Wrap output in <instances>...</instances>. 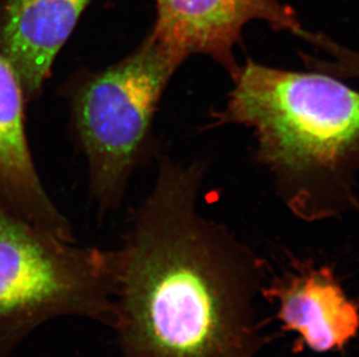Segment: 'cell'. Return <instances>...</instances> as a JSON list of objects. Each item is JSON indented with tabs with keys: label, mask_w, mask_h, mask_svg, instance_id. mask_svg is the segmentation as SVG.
<instances>
[{
	"label": "cell",
	"mask_w": 359,
	"mask_h": 357,
	"mask_svg": "<svg viewBox=\"0 0 359 357\" xmlns=\"http://www.w3.org/2000/svg\"><path fill=\"white\" fill-rule=\"evenodd\" d=\"M156 19L149 34L184 62L205 56L229 77L241 64L235 49L252 21L302 38L305 33L294 8L281 0H155Z\"/></svg>",
	"instance_id": "obj_5"
},
{
	"label": "cell",
	"mask_w": 359,
	"mask_h": 357,
	"mask_svg": "<svg viewBox=\"0 0 359 357\" xmlns=\"http://www.w3.org/2000/svg\"><path fill=\"white\" fill-rule=\"evenodd\" d=\"M26 104L17 74L0 54V201L38 225L74 237L70 223L48 195L33 162Z\"/></svg>",
	"instance_id": "obj_8"
},
{
	"label": "cell",
	"mask_w": 359,
	"mask_h": 357,
	"mask_svg": "<svg viewBox=\"0 0 359 357\" xmlns=\"http://www.w3.org/2000/svg\"><path fill=\"white\" fill-rule=\"evenodd\" d=\"M183 63L148 34L116 64L83 70L67 85L72 130L102 211L119 206L132 173L149 153L161 99Z\"/></svg>",
	"instance_id": "obj_4"
},
{
	"label": "cell",
	"mask_w": 359,
	"mask_h": 357,
	"mask_svg": "<svg viewBox=\"0 0 359 357\" xmlns=\"http://www.w3.org/2000/svg\"><path fill=\"white\" fill-rule=\"evenodd\" d=\"M206 162L160 159L116 254L120 357H258L263 260L198 209Z\"/></svg>",
	"instance_id": "obj_1"
},
{
	"label": "cell",
	"mask_w": 359,
	"mask_h": 357,
	"mask_svg": "<svg viewBox=\"0 0 359 357\" xmlns=\"http://www.w3.org/2000/svg\"><path fill=\"white\" fill-rule=\"evenodd\" d=\"M116 254L81 247L0 201V357L58 317H88L112 327Z\"/></svg>",
	"instance_id": "obj_3"
},
{
	"label": "cell",
	"mask_w": 359,
	"mask_h": 357,
	"mask_svg": "<svg viewBox=\"0 0 359 357\" xmlns=\"http://www.w3.org/2000/svg\"><path fill=\"white\" fill-rule=\"evenodd\" d=\"M316 49L323 51L328 57H313L302 54L307 68L332 74L337 78L359 79V51L343 47L327 35L321 34L316 41Z\"/></svg>",
	"instance_id": "obj_9"
},
{
	"label": "cell",
	"mask_w": 359,
	"mask_h": 357,
	"mask_svg": "<svg viewBox=\"0 0 359 357\" xmlns=\"http://www.w3.org/2000/svg\"><path fill=\"white\" fill-rule=\"evenodd\" d=\"M262 297L277 307L276 319L297 337L299 349L339 353L359 334V307L328 265L294 260L290 270L264 284Z\"/></svg>",
	"instance_id": "obj_6"
},
{
	"label": "cell",
	"mask_w": 359,
	"mask_h": 357,
	"mask_svg": "<svg viewBox=\"0 0 359 357\" xmlns=\"http://www.w3.org/2000/svg\"><path fill=\"white\" fill-rule=\"evenodd\" d=\"M212 127L243 125L255 157L297 218L316 223L353 210L359 172V91L325 72L271 68L248 57Z\"/></svg>",
	"instance_id": "obj_2"
},
{
	"label": "cell",
	"mask_w": 359,
	"mask_h": 357,
	"mask_svg": "<svg viewBox=\"0 0 359 357\" xmlns=\"http://www.w3.org/2000/svg\"><path fill=\"white\" fill-rule=\"evenodd\" d=\"M93 0H0V54L26 102L43 90L58 52Z\"/></svg>",
	"instance_id": "obj_7"
},
{
	"label": "cell",
	"mask_w": 359,
	"mask_h": 357,
	"mask_svg": "<svg viewBox=\"0 0 359 357\" xmlns=\"http://www.w3.org/2000/svg\"><path fill=\"white\" fill-rule=\"evenodd\" d=\"M353 210L359 214V197H357L356 201H355V204H353Z\"/></svg>",
	"instance_id": "obj_10"
}]
</instances>
